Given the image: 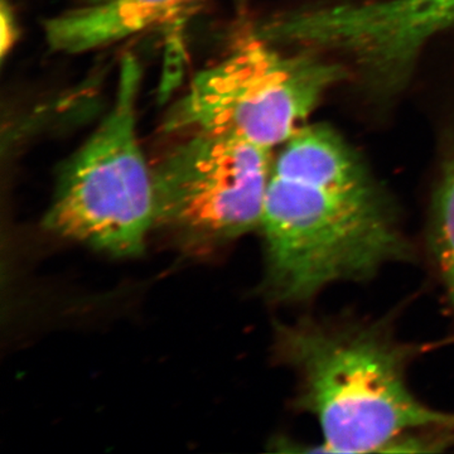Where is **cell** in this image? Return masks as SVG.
<instances>
[{"mask_svg":"<svg viewBox=\"0 0 454 454\" xmlns=\"http://www.w3.org/2000/svg\"><path fill=\"white\" fill-rule=\"evenodd\" d=\"M273 162L247 140L191 133L153 168L157 223L199 247L259 230Z\"/></svg>","mask_w":454,"mask_h":454,"instance_id":"obj_5","label":"cell"},{"mask_svg":"<svg viewBox=\"0 0 454 454\" xmlns=\"http://www.w3.org/2000/svg\"><path fill=\"white\" fill-rule=\"evenodd\" d=\"M193 0H98L47 20L46 40L62 53L101 49L157 28L186 11Z\"/></svg>","mask_w":454,"mask_h":454,"instance_id":"obj_6","label":"cell"},{"mask_svg":"<svg viewBox=\"0 0 454 454\" xmlns=\"http://www.w3.org/2000/svg\"><path fill=\"white\" fill-rule=\"evenodd\" d=\"M267 288L301 303L325 286L372 277L405 259L409 244L393 206L339 134L301 127L274 160L259 227Z\"/></svg>","mask_w":454,"mask_h":454,"instance_id":"obj_1","label":"cell"},{"mask_svg":"<svg viewBox=\"0 0 454 454\" xmlns=\"http://www.w3.org/2000/svg\"><path fill=\"white\" fill-rule=\"evenodd\" d=\"M277 349L300 375L298 405L318 420L328 452L414 450L433 443L422 433H454V414L429 408L409 390L413 348L379 325H280Z\"/></svg>","mask_w":454,"mask_h":454,"instance_id":"obj_2","label":"cell"},{"mask_svg":"<svg viewBox=\"0 0 454 454\" xmlns=\"http://www.w3.org/2000/svg\"><path fill=\"white\" fill-rule=\"evenodd\" d=\"M340 71L312 56L284 55L254 35L197 74L164 129L223 134L273 151L301 128Z\"/></svg>","mask_w":454,"mask_h":454,"instance_id":"obj_4","label":"cell"},{"mask_svg":"<svg viewBox=\"0 0 454 454\" xmlns=\"http://www.w3.org/2000/svg\"><path fill=\"white\" fill-rule=\"evenodd\" d=\"M0 14H2L0 16V20H2V56L4 57L16 41L17 28L14 25L13 14L4 2H3Z\"/></svg>","mask_w":454,"mask_h":454,"instance_id":"obj_8","label":"cell"},{"mask_svg":"<svg viewBox=\"0 0 454 454\" xmlns=\"http://www.w3.org/2000/svg\"><path fill=\"white\" fill-rule=\"evenodd\" d=\"M430 245L454 307V154L442 170L430 223Z\"/></svg>","mask_w":454,"mask_h":454,"instance_id":"obj_7","label":"cell"},{"mask_svg":"<svg viewBox=\"0 0 454 454\" xmlns=\"http://www.w3.org/2000/svg\"><path fill=\"white\" fill-rule=\"evenodd\" d=\"M142 68L122 59L110 112L65 164L44 226L118 258L140 255L157 223L153 168L137 130Z\"/></svg>","mask_w":454,"mask_h":454,"instance_id":"obj_3","label":"cell"}]
</instances>
